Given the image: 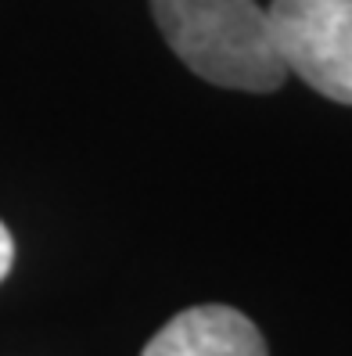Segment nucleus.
<instances>
[{
	"label": "nucleus",
	"mask_w": 352,
	"mask_h": 356,
	"mask_svg": "<svg viewBox=\"0 0 352 356\" xmlns=\"http://www.w3.org/2000/svg\"><path fill=\"white\" fill-rule=\"evenodd\" d=\"M270 26L287 72L352 104V0H274Z\"/></svg>",
	"instance_id": "2"
},
{
	"label": "nucleus",
	"mask_w": 352,
	"mask_h": 356,
	"mask_svg": "<svg viewBox=\"0 0 352 356\" xmlns=\"http://www.w3.org/2000/svg\"><path fill=\"white\" fill-rule=\"evenodd\" d=\"M173 54L226 90L270 94L287 79L270 11L255 0H151Z\"/></svg>",
	"instance_id": "1"
},
{
	"label": "nucleus",
	"mask_w": 352,
	"mask_h": 356,
	"mask_svg": "<svg viewBox=\"0 0 352 356\" xmlns=\"http://www.w3.org/2000/svg\"><path fill=\"white\" fill-rule=\"evenodd\" d=\"M11 263H15V241H11V230L0 223V281L11 274Z\"/></svg>",
	"instance_id": "4"
},
{
	"label": "nucleus",
	"mask_w": 352,
	"mask_h": 356,
	"mask_svg": "<svg viewBox=\"0 0 352 356\" xmlns=\"http://www.w3.org/2000/svg\"><path fill=\"white\" fill-rule=\"evenodd\" d=\"M140 356H270L259 327L234 306H191L176 313Z\"/></svg>",
	"instance_id": "3"
}]
</instances>
